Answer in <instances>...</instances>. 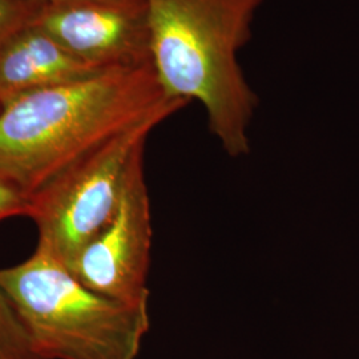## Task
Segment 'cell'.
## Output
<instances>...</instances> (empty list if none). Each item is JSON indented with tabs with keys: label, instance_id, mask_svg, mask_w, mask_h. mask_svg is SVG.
<instances>
[{
	"label": "cell",
	"instance_id": "52a82bcc",
	"mask_svg": "<svg viewBox=\"0 0 359 359\" xmlns=\"http://www.w3.org/2000/svg\"><path fill=\"white\" fill-rule=\"evenodd\" d=\"M104 71L108 69L81 60L31 23L0 48V107L28 93L76 83Z\"/></svg>",
	"mask_w": 359,
	"mask_h": 359
},
{
	"label": "cell",
	"instance_id": "9c48e42d",
	"mask_svg": "<svg viewBox=\"0 0 359 359\" xmlns=\"http://www.w3.org/2000/svg\"><path fill=\"white\" fill-rule=\"evenodd\" d=\"M44 3L40 0H0V48L35 20Z\"/></svg>",
	"mask_w": 359,
	"mask_h": 359
},
{
	"label": "cell",
	"instance_id": "277c9868",
	"mask_svg": "<svg viewBox=\"0 0 359 359\" xmlns=\"http://www.w3.org/2000/svg\"><path fill=\"white\" fill-rule=\"evenodd\" d=\"M167 116H154L65 168L31 196L27 217L38 229V246L65 265L90 243L120 206L129 170Z\"/></svg>",
	"mask_w": 359,
	"mask_h": 359
},
{
	"label": "cell",
	"instance_id": "5b68a950",
	"mask_svg": "<svg viewBox=\"0 0 359 359\" xmlns=\"http://www.w3.org/2000/svg\"><path fill=\"white\" fill-rule=\"evenodd\" d=\"M152 240V208L142 154L129 170L114 218L67 266L100 294L127 304H149Z\"/></svg>",
	"mask_w": 359,
	"mask_h": 359
},
{
	"label": "cell",
	"instance_id": "7a4b0ae2",
	"mask_svg": "<svg viewBox=\"0 0 359 359\" xmlns=\"http://www.w3.org/2000/svg\"><path fill=\"white\" fill-rule=\"evenodd\" d=\"M151 65L164 95L205 109L208 127L231 158L250 152L258 96L238 53L265 0H144Z\"/></svg>",
	"mask_w": 359,
	"mask_h": 359
},
{
	"label": "cell",
	"instance_id": "8992f818",
	"mask_svg": "<svg viewBox=\"0 0 359 359\" xmlns=\"http://www.w3.org/2000/svg\"><path fill=\"white\" fill-rule=\"evenodd\" d=\"M32 25L81 60L99 68L151 65L144 0L129 3L46 1Z\"/></svg>",
	"mask_w": 359,
	"mask_h": 359
},
{
	"label": "cell",
	"instance_id": "3957f363",
	"mask_svg": "<svg viewBox=\"0 0 359 359\" xmlns=\"http://www.w3.org/2000/svg\"><path fill=\"white\" fill-rule=\"evenodd\" d=\"M0 286L41 359H136L151 327L149 304L92 290L38 245L20 264L0 269Z\"/></svg>",
	"mask_w": 359,
	"mask_h": 359
},
{
	"label": "cell",
	"instance_id": "4fadbf2b",
	"mask_svg": "<svg viewBox=\"0 0 359 359\" xmlns=\"http://www.w3.org/2000/svg\"><path fill=\"white\" fill-rule=\"evenodd\" d=\"M0 108H1V107H0Z\"/></svg>",
	"mask_w": 359,
	"mask_h": 359
},
{
	"label": "cell",
	"instance_id": "7c38bea8",
	"mask_svg": "<svg viewBox=\"0 0 359 359\" xmlns=\"http://www.w3.org/2000/svg\"><path fill=\"white\" fill-rule=\"evenodd\" d=\"M40 1H52V0H40Z\"/></svg>",
	"mask_w": 359,
	"mask_h": 359
},
{
	"label": "cell",
	"instance_id": "6da1fadb",
	"mask_svg": "<svg viewBox=\"0 0 359 359\" xmlns=\"http://www.w3.org/2000/svg\"><path fill=\"white\" fill-rule=\"evenodd\" d=\"M185 105L164 95L151 65L28 93L0 108V175L32 196L120 133Z\"/></svg>",
	"mask_w": 359,
	"mask_h": 359
},
{
	"label": "cell",
	"instance_id": "ba28073f",
	"mask_svg": "<svg viewBox=\"0 0 359 359\" xmlns=\"http://www.w3.org/2000/svg\"><path fill=\"white\" fill-rule=\"evenodd\" d=\"M0 359H41L11 299L0 286Z\"/></svg>",
	"mask_w": 359,
	"mask_h": 359
},
{
	"label": "cell",
	"instance_id": "8fae6325",
	"mask_svg": "<svg viewBox=\"0 0 359 359\" xmlns=\"http://www.w3.org/2000/svg\"><path fill=\"white\" fill-rule=\"evenodd\" d=\"M55 3H129L137 0H52Z\"/></svg>",
	"mask_w": 359,
	"mask_h": 359
},
{
	"label": "cell",
	"instance_id": "30bf717a",
	"mask_svg": "<svg viewBox=\"0 0 359 359\" xmlns=\"http://www.w3.org/2000/svg\"><path fill=\"white\" fill-rule=\"evenodd\" d=\"M29 206L31 196L0 175V221L15 216H28Z\"/></svg>",
	"mask_w": 359,
	"mask_h": 359
}]
</instances>
